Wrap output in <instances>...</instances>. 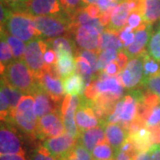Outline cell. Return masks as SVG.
I'll return each instance as SVG.
<instances>
[{
    "label": "cell",
    "instance_id": "24",
    "mask_svg": "<svg viewBox=\"0 0 160 160\" xmlns=\"http://www.w3.org/2000/svg\"><path fill=\"white\" fill-rule=\"evenodd\" d=\"M63 87L66 94H77L83 96L86 90V83L78 73L69 76L62 79Z\"/></svg>",
    "mask_w": 160,
    "mask_h": 160
},
{
    "label": "cell",
    "instance_id": "49",
    "mask_svg": "<svg viewBox=\"0 0 160 160\" xmlns=\"http://www.w3.org/2000/svg\"><path fill=\"white\" fill-rule=\"evenodd\" d=\"M96 5L100 7V9L102 10V12H104L109 9V8H111V7L118 6V4L115 3V2L111 1V0H98Z\"/></svg>",
    "mask_w": 160,
    "mask_h": 160
},
{
    "label": "cell",
    "instance_id": "55",
    "mask_svg": "<svg viewBox=\"0 0 160 160\" xmlns=\"http://www.w3.org/2000/svg\"><path fill=\"white\" fill-rule=\"evenodd\" d=\"M158 30H159L160 31V21H159V23H158Z\"/></svg>",
    "mask_w": 160,
    "mask_h": 160
},
{
    "label": "cell",
    "instance_id": "12",
    "mask_svg": "<svg viewBox=\"0 0 160 160\" xmlns=\"http://www.w3.org/2000/svg\"><path fill=\"white\" fill-rule=\"evenodd\" d=\"M78 142V139L72 137L69 133L65 132L57 137L48 138L44 140L43 145L55 158L59 160L64 158Z\"/></svg>",
    "mask_w": 160,
    "mask_h": 160
},
{
    "label": "cell",
    "instance_id": "28",
    "mask_svg": "<svg viewBox=\"0 0 160 160\" xmlns=\"http://www.w3.org/2000/svg\"><path fill=\"white\" fill-rule=\"evenodd\" d=\"M93 160L116 159L117 152L107 142L97 145L92 151Z\"/></svg>",
    "mask_w": 160,
    "mask_h": 160
},
{
    "label": "cell",
    "instance_id": "56",
    "mask_svg": "<svg viewBox=\"0 0 160 160\" xmlns=\"http://www.w3.org/2000/svg\"><path fill=\"white\" fill-rule=\"evenodd\" d=\"M59 160H64V159H63V158H62V159H59Z\"/></svg>",
    "mask_w": 160,
    "mask_h": 160
},
{
    "label": "cell",
    "instance_id": "30",
    "mask_svg": "<svg viewBox=\"0 0 160 160\" xmlns=\"http://www.w3.org/2000/svg\"><path fill=\"white\" fill-rule=\"evenodd\" d=\"M143 57V67H144V78L143 80L148 79L160 71V62L149 54L148 51L142 53Z\"/></svg>",
    "mask_w": 160,
    "mask_h": 160
},
{
    "label": "cell",
    "instance_id": "31",
    "mask_svg": "<svg viewBox=\"0 0 160 160\" xmlns=\"http://www.w3.org/2000/svg\"><path fill=\"white\" fill-rule=\"evenodd\" d=\"M0 61H1V73L5 70L7 65L15 61L11 47L6 42V40L2 37L0 42Z\"/></svg>",
    "mask_w": 160,
    "mask_h": 160
},
{
    "label": "cell",
    "instance_id": "16",
    "mask_svg": "<svg viewBox=\"0 0 160 160\" xmlns=\"http://www.w3.org/2000/svg\"><path fill=\"white\" fill-rule=\"evenodd\" d=\"M33 96L35 100V111L38 118L52 112L61 110L62 103L55 102L40 85L33 93Z\"/></svg>",
    "mask_w": 160,
    "mask_h": 160
},
{
    "label": "cell",
    "instance_id": "3",
    "mask_svg": "<svg viewBox=\"0 0 160 160\" xmlns=\"http://www.w3.org/2000/svg\"><path fill=\"white\" fill-rule=\"evenodd\" d=\"M12 123L29 136L38 138V121L35 111V100L33 95H23L13 112Z\"/></svg>",
    "mask_w": 160,
    "mask_h": 160
},
{
    "label": "cell",
    "instance_id": "13",
    "mask_svg": "<svg viewBox=\"0 0 160 160\" xmlns=\"http://www.w3.org/2000/svg\"><path fill=\"white\" fill-rule=\"evenodd\" d=\"M39 85L46 90L51 97L59 103L62 102V97L65 94L63 81L56 71L46 69L39 78H37Z\"/></svg>",
    "mask_w": 160,
    "mask_h": 160
},
{
    "label": "cell",
    "instance_id": "22",
    "mask_svg": "<svg viewBox=\"0 0 160 160\" xmlns=\"http://www.w3.org/2000/svg\"><path fill=\"white\" fill-rule=\"evenodd\" d=\"M46 43L50 48L56 52V55L62 52L71 53L74 54L75 56H77L78 54L76 42L68 37H59L55 38H51L46 40Z\"/></svg>",
    "mask_w": 160,
    "mask_h": 160
},
{
    "label": "cell",
    "instance_id": "14",
    "mask_svg": "<svg viewBox=\"0 0 160 160\" xmlns=\"http://www.w3.org/2000/svg\"><path fill=\"white\" fill-rule=\"evenodd\" d=\"M65 12L60 0H30L26 5V13L34 17L60 15Z\"/></svg>",
    "mask_w": 160,
    "mask_h": 160
},
{
    "label": "cell",
    "instance_id": "43",
    "mask_svg": "<svg viewBox=\"0 0 160 160\" xmlns=\"http://www.w3.org/2000/svg\"><path fill=\"white\" fill-rule=\"evenodd\" d=\"M160 123V105L156 107L147 121V126H157Z\"/></svg>",
    "mask_w": 160,
    "mask_h": 160
},
{
    "label": "cell",
    "instance_id": "37",
    "mask_svg": "<svg viewBox=\"0 0 160 160\" xmlns=\"http://www.w3.org/2000/svg\"><path fill=\"white\" fill-rule=\"evenodd\" d=\"M30 0H1L6 6L14 12H26V5Z\"/></svg>",
    "mask_w": 160,
    "mask_h": 160
},
{
    "label": "cell",
    "instance_id": "25",
    "mask_svg": "<svg viewBox=\"0 0 160 160\" xmlns=\"http://www.w3.org/2000/svg\"><path fill=\"white\" fill-rule=\"evenodd\" d=\"M108 48H114L119 52L124 50V45H123L122 41L120 40L119 36H118V33L106 29L101 34L98 52H100L102 50H105V49H108Z\"/></svg>",
    "mask_w": 160,
    "mask_h": 160
},
{
    "label": "cell",
    "instance_id": "1",
    "mask_svg": "<svg viewBox=\"0 0 160 160\" xmlns=\"http://www.w3.org/2000/svg\"><path fill=\"white\" fill-rule=\"evenodd\" d=\"M1 76L7 84L24 94L33 95L39 86L37 78L22 60L13 61L7 65Z\"/></svg>",
    "mask_w": 160,
    "mask_h": 160
},
{
    "label": "cell",
    "instance_id": "19",
    "mask_svg": "<svg viewBox=\"0 0 160 160\" xmlns=\"http://www.w3.org/2000/svg\"><path fill=\"white\" fill-rule=\"evenodd\" d=\"M128 139L133 143L139 153L149 150L153 145V139L148 127H142L139 130L129 132Z\"/></svg>",
    "mask_w": 160,
    "mask_h": 160
},
{
    "label": "cell",
    "instance_id": "44",
    "mask_svg": "<svg viewBox=\"0 0 160 160\" xmlns=\"http://www.w3.org/2000/svg\"><path fill=\"white\" fill-rule=\"evenodd\" d=\"M84 9L89 14V16H91L93 19H99L102 14V10L100 9V7L96 4L88 5V6H85Z\"/></svg>",
    "mask_w": 160,
    "mask_h": 160
},
{
    "label": "cell",
    "instance_id": "11",
    "mask_svg": "<svg viewBox=\"0 0 160 160\" xmlns=\"http://www.w3.org/2000/svg\"><path fill=\"white\" fill-rule=\"evenodd\" d=\"M92 104L93 101L87 99L84 95L81 96L80 105L76 113V123L80 132L102 125L94 113Z\"/></svg>",
    "mask_w": 160,
    "mask_h": 160
},
{
    "label": "cell",
    "instance_id": "33",
    "mask_svg": "<svg viewBox=\"0 0 160 160\" xmlns=\"http://www.w3.org/2000/svg\"><path fill=\"white\" fill-rule=\"evenodd\" d=\"M118 51L114 48H108L99 52V70L103 71L109 63L116 61Z\"/></svg>",
    "mask_w": 160,
    "mask_h": 160
},
{
    "label": "cell",
    "instance_id": "51",
    "mask_svg": "<svg viewBox=\"0 0 160 160\" xmlns=\"http://www.w3.org/2000/svg\"><path fill=\"white\" fill-rule=\"evenodd\" d=\"M0 160H27L25 154L19 155H1Z\"/></svg>",
    "mask_w": 160,
    "mask_h": 160
},
{
    "label": "cell",
    "instance_id": "20",
    "mask_svg": "<svg viewBox=\"0 0 160 160\" xmlns=\"http://www.w3.org/2000/svg\"><path fill=\"white\" fill-rule=\"evenodd\" d=\"M56 69L61 78H66L77 73V62L74 54L62 52L57 54Z\"/></svg>",
    "mask_w": 160,
    "mask_h": 160
},
{
    "label": "cell",
    "instance_id": "17",
    "mask_svg": "<svg viewBox=\"0 0 160 160\" xmlns=\"http://www.w3.org/2000/svg\"><path fill=\"white\" fill-rule=\"evenodd\" d=\"M105 142H107V139L105 134V126L103 125L81 132L78 137V142L91 153L97 145Z\"/></svg>",
    "mask_w": 160,
    "mask_h": 160
},
{
    "label": "cell",
    "instance_id": "57",
    "mask_svg": "<svg viewBox=\"0 0 160 160\" xmlns=\"http://www.w3.org/2000/svg\"><path fill=\"white\" fill-rule=\"evenodd\" d=\"M111 160H116V159H111Z\"/></svg>",
    "mask_w": 160,
    "mask_h": 160
},
{
    "label": "cell",
    "instance_id": "8",
    "mask_svg": "<svg viewBox=\"0 0 160 160\" xmlns=\"http://www.w3.org/2000/svg\"><path fill=\"white\" fill-rule=\"evenodd\" d=\"M25 154L22 141L10 123L1 122L0 155Z\"/></svg>",
    "mask_w": 160,
    "mask_h": 160
},
{
    "label": "cell",
    "instance_id": "18",
    "mask_svg": "<svg viewBox=\"0 0 160 160\" xmlns=\"http://www.w3.org/2000/svg\"><path fill=\"white\" fill-rule=\"evenodd\" d=\"M105 134L107 142L116 150L118 154L129 136V132L118 124H109L105 126Z\"/></svg>",
    "mask_w": 160,
    "mask_h": 160
},
{
    "label": "cell",
    "instance_id": "10",
    "mask_svg": "<svg viewBox=\"0 0 160 160\" xmlns=\"http://www.w3.org/2000/svg\"><path fill=\"white\" fill-rule=\"evenodd\" d=\"M121 82L124 87L127 89H132L142 84L144 78V67H143L142 55L130 59L126 69L119 75Z\"/></svg>",
    "mask_w": 160,
    "mask_h": 160
},
{
    "label": "cell",
    "instance_id": "6",
    "mask_svg": "<svg viewBox=\"0 0 160 160\" xmlns=\"http://www.w3.org/2000/svg\"><path fill=\"white\" fill-rule=\"evenodd\" d=\"M62 110H57L46 115L38 120V139L46 140L48 138L57 137L65 133Z\"/></svg>",
    "mask_w": 160,
    "mask_h": 160
},
{
    "label": "cell",
    "instance_id": "9",
    "mask_svg": "<svg viewBox=\"0 0 160 160\" xmlns=\"http://www.w3.org/2000/svg\"><path fill=\"white\" fill-rule=\"evenodd\" d=\"M75 42L83 50L99 52L100 38L102 32L92 25L76 27L73 31Z\"/></svg>",
    "mask_w": 160,
    "mask_h": 160
},
{
    "label": "cell",
    "instance_id": "35",
    "mask_svg": "<svg viewBox=\"0 0 160 160\" xmlns=\"http://www.w3.org/2000/svg\"><path fill=\"white\" fill-rule=\"evenodd\" d=\"M148 52L153 59L160 62V31L158 29L150 38L148 45Z\"/></svg>",
    "mask_w": 160,
    "mask_h": 160
},
{
    "label": "cell",
    "instance_id": "46",
    "mask_svg": "<svg viewBox=\"0 0 160 160\" xmlns=\"http://www.w3.org/2000/svg\"><path fill=\"white\" fill-rule=\"evenodd\" d=\"M130 58L128 57V55L126 54V52L125 50H122V51L118 52V57L116 59V62H118V66L121 70H124L126 69V65L128 64V61H129Z\"/></svg>",
    "mask_w": 160,
    "mask_h": 160
},
{
    "label": "cell",
    "instance_id": "36",
    "mask_svg": "<svg viewBox=\"0 0 160 160\" xmlns=\"http://www.w3.org/2000/svg\"><path fill=\"white\" fill-rule=\"evenodd\" d=\"M142 85L147 91L160 97V71L148 79L143 80Z\"/></svg>",
    "mask_w": 160,
    "mask_h": 160
},
{
    "label": "cell",
    "instance_id": "21",
    "mask_svg": "<svg viewBox=\"0 0 160 160\" xmlns=\"http://www.w3.org/2000/svg\"><path fill=\"white\" fill-rule=\"evenodd\" d=\"M141 12L144 22L152 26L160 21V0H142Z\"/></svg>",
    "mask_w": 160,
    "mask_h": 160
},
{
    "label": "cell",
    "instance_id": "34",
    "mask_svg": "<svg viewBox=\"0 0 160 160\" xmlns=\"http://www.w3.org/2000/svg\"><path fill=\"white\" fill-rule=\"evenodd\" d=\"M81 56V57L85 58L88 62L90 63L94 78L93 79H98V72H100L99 70V53H96L94 51H89V50H79L78 51L77 56ZM92 79V80H93Z\"/></svg>",
    "mask_w": 160,
    "mask_h": 160
},
{
    "label": "cell",
    "instance_id": "40",
    "mask_svg": "<svg viewBox=\"0 0 160 160\" xmlns=\"http://www.w3.org/2000/svg\"><path fill=\"white\" fill-rule=\"evenodd\" d=\"M118 36H119L120 40L122 41L124 45V49H126L130 45H132V43L134 40V30L129 26H126L118 33Z\"/></svg>",
    "mask_w": 160,
    "mask_h": 160
},
{
    "label": "cell",
    "instance_id": "47",
    "mask_svg": "<svg viewBox=\"0 0 160 160\" xmlns=\"http://www.w3.org/2000/svg\"><path fill=\"white\" fill-rule=\"evenodd\" d=\"M120 70H121V69H120L118 62H117L116 61H114V62L109 63V65L105 68V69H104L103 71H105V72L109 75V76H110V77H117L118 75L119 74Z\"/></svg>",
    "mask_w": 160,
    "mask_h": 160
},
{
    "label": "cell",
    "instance_id": "45",
    "mask_svg": "<svg viewBox=\"0 0 160 160\" xmlns=\"http://www.w3.org/2000/svg\"><path fill=\"white\" fill-rule=\"evenodd\" d=\"M116 7L117 6L111 7V8H109L108 10H106V11L102 12V14H101V16L99 18V20H100L101 23L102 24L104 27L105 26L107 27L109 24V22H110V20H111V17H112V13H113Z\"/></svg>",
    "mask_w": 160,
    "mask_h": 160
},
{
    "label": "cell",
    "instance_id": "39",
    "mask_svg": "<svg viewBox=\"0 0 160 160\" xmlns=\"http://www.w3.org/2000/svg\"><path fill=\"white\" fill-rule=\"evenodd\" d=\"M32 160H58L48 151V149L42 144L38 146L33 151Z\"/></svg>",
    "mask_w": 160,
    "mask_h": 160
},
{
    "label": "cell",
    "instance_id": "42",
    "mask_svg": "<svg viewBox=\"0 0 160 160\" xmlns=\"http://www.w3.org/2000/svg\"><path fill=\"white\" fill-rule=\"evenodd\" d=\"M44 60H45V63H46V68L51 67L56 64L57 62V55L56 52L53 51L52 48L48 46V48L46 49L44 54Z\"/></svg>",
    "mask_w": 160,
    "mask_h": 160
},
{
    "label": "cell",
    "instance_id": "41",
    "mask_svg": "<svg viewBox=\"0 0 160 160\" xmlns=\"http://www.w3.org/2000/svg\"><path fill=\"white\" fill-rule=\"evenodd\" d=\"M143 23H144V21H143L141 11H133L132 12L130 15H129L126 26H129L133 30H135L138 28H140Z\"/></svg>",
    "mask_w": 160,
    "mask_h": 160
},
{
    "label": "cell",
    "instance_id": "15",
    "mask_svg": "<svg viewBox=\"0 0 160 160\" xmlns=\"http://www.w3.org/2000/svg\"><path fill=\"white\" fill-rule=\"evenodd\" d=\"M152 34V26L145 22L140 28L135 29L133 42L127 48L124 49L128 57L132 59L146 52L145 49L148 47Z\"/></svg>",
    "mask_w": 160,
    "mask_h": 160
},
{
    "label": "cell",
    "instance_id": "5",
    "mask_svg": "<svg viewBox=\"0 0 160 160\" xmlns=\"http://www.w3.org/2000/svg\"><path fill=\"white\" fill-rule=\"evenodd\" d=\"M47 48L48 45L46 41H44L39 38L29 41L26 45L23 61L37 78L46 70L44 54Z\"/></svg>",
    "mask_w": 160,
    "mask_h": 160
},
{
    "label": "cell",
    "instance_id": "48",
    "mask_svg": "<svg viewBox=\"0 0 160 160\" xmlns=\"http://www.w3.org/2000/svg\"><path fill=\"white\" fill-rule=\"evenodd\" d=\"M0 11H1V19H0V22H1V27H3L6 22L8 21V19L11 15L12 11L6 6L3 3H1V6H0Z\"/></svg>",
    "mask_w": 160,
    "mask_h": 160
},
{
    "label": "cell",
    "instance_id": "23",
    "mask_svg": "<svg viewBox=\"0 0 160 160\" xmlns=\"http://www.w3.org/2000/svg\"><path fill=\"white\" fill-rule=\"evenodd\" d=\"M96 87L99 93L109 92L119 95H123L124 93V86L121 82L119 75L118 77H109L107 79H97Z\"/></svg>",
    "mask_w": 160,
    "mask_h": 160
},
{
    "label": "cell",
    "instance_id": "54",
    "mask_svg": "<svg viewBox=\"0 0 160 160\" xmlns=\"http://www.w3.org/2000/svg\"><path fill=\"white\" fill-rule=\"evenodd\" d=\"M111 1H113L115 3H118V4H119L120 2H122L123 0H111Z\"/></svg>",
    "mask_w": 160,
    "mask_h": 160
},
{
    "label": "cell",
    "instance_id": "32",
    "mask_svg": "<svg viewBox=\"0 0 160 160\" xmlns=\"http://www.w3.org/2000/svg\"><path fill=\"white\" fill-rule=\"evenodd\" d=\"M64 160H93L92 153L79 142L69 151Z\"/></svg>",
    "mask_w": 160,
    "mask_h": 160
},
{
    "label": "cell",
    "instance_id": "26",
    "mask_svg": "<svg viewBox=\"0 0 160 160\" xmlns=\"http://www.w3.org/2000/svg\"><path fill=\"white\" fill-rule=\"evenodd\" d=\"M1 37L6 40V42L11 47L14 60L15 61L22 60V58L24 57V52L26 49V45L24 44L22 40L9 34L6 29H2V28H1Z\"/></svg>",
    "mask_w": 160,
    "mask_h": 160
},
{
    "label": "cell",
    "instance_id": "27",
    "mask_svg": "<svg viewBox=\"0 0 160 160\" xmlns=\"http://www.w3.org/2000/svg\"><path fill=\"white\" fill-rule=\"evenodd\" d=\"M1 91H3L6 93L8 100H9L10 108H11L12 111V117L13 112H14L15 109L17 108L20 101L22 100L23 95H25V94L22 93L21 91L15 89L14 87L11 86L9 84H7L2 78H1Z\"/></svg>",
    "mask_w": 160,
    "mask_h": 160
},
{
    "label": "cell",
    "instance_id": "53",
    "mask_svg": "<svg viewBox=\"0 0 160 160\" xmlns=\"http://www.w3.org/2000/svg\"><path fill=\"white\" fill-rule=\"evenodd\" d=\"M98 0H82V3L84 6H88V5H92V4H96Z\"/></svg>",
    "mask_w": 160,
    "mask_h": 160
},
{
    "label": "cell",
    "instance_id": "52",
    "mask_svg": "<svg viewBox=\"0 0 160 160\" xmlns=\"http://www.w3.org/2000/svg\"><path fill=\"white\" fill-rule=\"evenodd\" d=\"M135 160H151V153H150V149L142 152L136 157Z\"/></svg>",
    "mask_w": 160,
    "mask_h": 160
},
{
    "label": "cell",
    "instance_id": "29",
    "mask_svg": "<svg viewBox=\"0 0 160 160\" xmlns=\"http://www.w3.org/2000/svg\"><path fill=\"white\" fill-rule=\"evenodd\" d=\"M76 62H77V73H78L84 78L86 86H89L94 78V74L90 63L85 58L78 55L76 56Z\"/></svg>",
    "mask_w": 160,
    "mask_h": 160
},
{
    "label": "cell",
    "instance_id": "4",
    "mask_svg": "<svg viewBox=\"0 0 160 160\" xmlns=\"http://www.w3.org/2000/svg\"><path fill=\"white\" fill-rule=\"evenodd\" d=\"M1 28L26 43L41 37L35 26L34 17L26 12H12L8 21Z\"/></svg>",
    "mask_w": 160,
    "mask_h": 160
},
{
    "label": "cell",
    "instance_id": "50",
    "mask_svg": "<svg viewBox=\"0 0 160 160\" xmlns=\"http://www.w3.org/2000/svg\"><path fill=\"white\" fill-rule=\"evenodd\" d=\"M151 160H160V144H154L150 148Z\"/></svg>",
    "mask_w": 160,
    "mask_h": 160
},
{
    "label": "cell",
    "instance_id": "2",
    "mask_svg": "<svg viewBox=\"0 0 160 160\" xmlns=\"http://www.w3.org/2000/svg\"><path fill=\"white\" fill-rule=\"evenodd\" d=\"M34 22L41 37L49 39L70 34L75 29L71 15L68 12L60 15L35 16Z\"/></svg>",
    "mask_w": 160,
    "mask_h": 160
},
{
    "label": "cell",
    "instance_id": "38",
    "mask_svg": "<svg viewBox=\"0 0 160 160\" xmlns=\"http://www.w3.org/2000/svg\"><path fill=\"white\" fill-rule=\"evenodd\" d=\"M60 2L64 11L70 15H72L74 12L78 11L81 8L85 7L82 3V0H60Z\"/></svg>",
    "mask_w": 160,
    "mask_h": 160
},
{
    "label": "cell",
    "instance_id": "7",
    "mask_svg": "<svg viewBox=\"0 0 160 160\" xmlns=\"http://www.w3.org/2000/svg\"><path fill=\"white\" fill-rule=\"evenodd\" d=\"M80 99L81 96L77 94H66L61 106L65 131L77 139L80 135L79 129L76 123V113L80 105Z\"/></svg>",
    "mask_w": 160,
    "mask_h": 160
}]
</instances>
